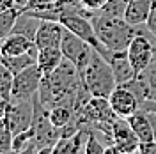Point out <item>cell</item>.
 Returning <instances> with one entry per match:
<instances>
[{"label":"cell","instance_id":"cell-28","mask_svg":"<svg viewBox=\"0 0 156 154\" xmlns=\"http://www.w3.org/2000/svg\"><path fill=\"white\" fill-rule=\"evenodd\" d=\"M14 7V0H0V12Z\"/></svg>","mask_w":156,"mask_h":154},{"label":"cell","instance_id":"cell-16","mask_svg":"<svg viewBox=\"0 0 156 154\" xmlns=\"http://www.w3.org/2000/svg\"><path fill=\"white\" fill-rule=\"evenodd\" d=\"M37 53H39V48L37 46H34V48L27 51V53H21V55H12V57H5V55H2V64L5 66V68L9 69L12 75H16L20 71H23L25 68H29L32 64H36L37 62Z\"/></svg>","mask_w":156,"mask_h":154},{"label":"cell","instance_id":"cell-1","mask_svg":"<svg viewBox=\"0 0 156 154\" xmlns=\"http://www.w3.org/2000/svg\"><path fill=\"white\" fill-rule=\"evenodd\" d=\"M90 21L101 44H105L108 50H114V51L128 50L131 39L138 34V29H140V27L129 25L122 16H110L101 11H96L90 16Z\"/></svg>","mask_w":156,"mask_h":154},{"label":"cell","instance_id":"cell-11","mask_svg":"<svg viewBox=\"0 0 156 154\" xmlns=\"http://www.w3.org/2000/svg\"><path fill=\"white\" fill-rule=\"evenodd\" d=\"M108 64L112 66V71H114V76H115L117 85H122L129 80H133L136 76L135 69L129 62V57H128L126 50H119V51H110L108 55Z\"/></svg>","mask_w":156,"mask_h":154},{"label":"cell","instance_id":"cell-24","mask_svg":"<svg viewBox=\"0 0 156 154\" xmlns=\"http://www.w3.org/2000/svg\"><path fill=\"white\" fill-rule=\"evenodd\" d=\"M80 2H82V5H83L89 12H92V14H94L96 11H99L103 5H105V2H107V0H80Z\"/></svg>","mask_w":156,"mask_h":154},{"label":"cell","instance_id":"cell-6","mask_svg":"<svg viewBox=\"0 0 156 154\" xmlns=\"http://www.w3.org/2000/svg\"><path fill=\"white\" fill-rule=\"evenodd\" d=\"M41 80H43V73L37 68V64H32L29 68H25L23 71H20V73H16L12 76V92H11V97L32 99L37 94Z\"/></svg>","mask_w":156,"mask_h":154},{"label":"cell","instance_id":"cell-10","mask_svg":"<svg viewBox=\"0 0 156 154\" xmlns=\"http://www.w3.org/2000/svg\"><path fill=\"white\" fill-rule=\"evenodd\" d=\"M62 36H64V25L60 21H53V19H41L39 21L37 32L34 43L39 50L43 48H60L62 43Z\"/></svg>","mask_w":156,"mask_h":154},{"label":"cell","instance_id":"cell-18","mask_svg":"<svg viewBox=\"0 0 156 154\" xmlns=\"http://www.w3.org/2000/svg\"><path fill=\"white\" fill-rule=\"evenodd\" d=\"M21 12L23 11L20 9V7H16V5L0 12V39H4V37H7L9 34H12V29L16 25V19H18V16Z\"/></svg>","mask_w":156,"mask_h":154},{"label":"cell","instance_id":"cell-7","mask_svg":"<svg viewBox=\"0 0 156 154\" xmlns=\"http://www.w3.org/2000/svg\"><path fill=\"white\" fill-rule=\"evenodd\" d=\"M5 119H7V122L11 126V131L14 135L32 128L34 101L32 99H16V97H11Z\"/></svg>","mask_w":156,"mask_h":154},{"label":"cell","instance_id":"cell-2","mask_svg":"<svg viewBox=\"0 0 156 154\" xmlns=\"http://www.w3.org/2000/svg\"><path fill=\"white\" fill-rule=\"evenodd\" d=\"M80 80L82 83L87 87V90L92 96L108 97L112 90L117 87L115 76L112 66L108 64L107 58H103L96 50L92 51V57L89 60L83 71H80Z\"/></svg>","mask_w":156,"mask_h":154},{"label":"cell","instance_id":"cell-26","mask_svg":"<svg viewBox=\"0 0 156 154\" xmlns=\"http://www.w3.org/2000/svg\"><path fill=\"white\" fill-rule=\"evenodd\" d=\"M50 2H53V0H29L27 5H25V9H23V12L29 11V9H41V7L48 5Z\"/></svg>","mask_w":156,"mask_h":154},{"label":"cell","instance_id":"cell-25","mask_svg":"<svg viewBox=\"0 0 156 154\" xmlns=\"http://www.w3.org/2000/svg\"><path fill=\"white\" fill-rule=\"evenodd\" d=\"M138 152L140 154H156V140H153V142H140L138 144Z\"/></svg>","mask_w":156,"mask_h":154},{"label":"cell","instance_id":"cell-12","mask_svg":"<svg viewBox=\"0 0 156 154\" xmlns=\"http://www.w3.org/2000/svg\"><path fill=\"white\" fill-rule=\"evenodd\" d=\"M153 0H129L124 11V19L133 27L146 25L149 12H151Z\"/></svg>","mask_w":156,"mask_h":154},{"label":"cell","instance_id":"cell-17","mask_svg":"<svg viewBox=\"0 0 156 154\" xmlns=\"http://www.w3.org/2000/svg\"><path fill=\"white\" fill-rule=\"evenodd\" d=\"M39 21H41V19L21 12L18 16V19H16V25H14L12 32H14V34H21V36H27L29 39L34 41L36 32H37V27H39Z\"/></svg>","mask_w":156,"mask_h":154},{"label":"cell","instance_id":"cell-19","mask_svg":"<svg viewBox=\"0 0 156 154\" xmlns=\"http://www.w3.org/2000/svg\"><path fill=\"white\" fill-rule=\"evenodd\" d=\"M73 106H66V105H60V106H53L48 110V115H50V121L51 124L57 126V128H62L66 126L73 119Z\"/></svg>","mask_w":156,"mask_h":154},{"label":"cell","instance_id":"cell-30","mask_svg":"<svg viewBox=\"0 0 156 154\" xmlns=\"http://www.w3.org/2000/svg\"><path fill=\"white\" fill-rule=\"evenodd\" d=\"M27 2H29V0H14V5L23 11V9H25V5H27Z\"/></svg>","mask_w":156,"mask_h":154},{"label":"cell","instance_id":"cell-27","mask_svg":"<svg viewBox=\"0 0 156 154\" xmlns=\"http://www.w3.org/2000/svg\"><path fill=\"white\" fill-rule=\"evenodd\" d=\"M9 101L11 99H5V97H0V119L7 115V108H9Z\"/></svg>","mask_w":156,"mask_h":154},{"label":"cell","instance_id":"cell-3","mask_svg":"<svg viewBox=\"0 0 156 154\" xmlns=\"http://www.w3.org/2000/svg\"><path fill=\"white\" fill-rule=\"evenodd\" d=\"M126 51L136 75L151 66L154 60V36L146 29V25H140L138 34L131 39Z\"/></svg>","mask_w":156,"mask_h":154},{"label":"cell","instance_id":"cell-15","mask_svg":"<svg viewBox=\"0 0 156 154\" xmlns=\"http://www.w3.org/2000/svg\"><path fill=\"white\" fill-rule=\"evenodd\" d=\"M64 60V53L60 48H43L37 53V68L41 69L43 76H46L50 73H53L60 66V62Z\"/></svg>","mask_w":156,"mask_h":154},{"label":"cell","instance_id":"cell-31","mask_svg":"<svg viewBox=\"0 0 156 154\" xmlns=\"http://www.w3.org/2000/svg\"><path fill=\"white\" fill-rule=\"evenodd\" d=\"M0 58H2V39H0Z\"/></svg>","mask_w":156,"mask_h":154},{"label":"cell","instance_id":"cell-22","mask_svg":"<svg viewBox=\"0 0 156 154\" xmlns=\"http://www.w3.org/2000/svg\"><path fill=\"white\" fill-rule=\"evenodd\" d=\"M105 151H107V145L101 144V142L98 140L94 129L90 128L89 140H87V144H85V151H83V152H85V154H105Z\"/></svg>","mask_w":156,"mask_h":154},{"label":"cell","instance_id":"cell-29","mask_svg":"<svg viewBox=\"0 0 156 154\" xmlns=\"http://www.w3.org/2000/svg\"><path fill=\"white\" fill-rule=\"evenodd\" d=\"M147 115H149V121H151V124H153V131H154V140H156V112H146Z\"/></svg>","mask_w":156,"mask_h":154},{"label":"cell","instance_id":"cell-13","mask_svg":"<svg viewBox=\"0 0 156 154\" xmlns=\"http://www.w3.org/2000/svg\"><path fill=\"white\" fill-rule=\"evenodd\" d=\"M36 46V43L29 39L27 36H21V34H9L7 37L2 39V55L5 57H12V55H21V53H27Z\"/></svg>","mask_w":156,"mask_h":154},{"label":"cell","instance_id":"cell-14","mask_svg":"<svg viewBox=\"0 0 156 154\" xmlns=\"http://www.w3.org/2000/svg\"><path fill=\"white\" fill-rule=\"evenodd\" d=\"M128 122L131 126V129L135 131L136 138L140 142H153L154 140V131H153V124L149 121V115L146 112L138 110L133 115L128 117Z\"/></svg>","mask_w":156,"mask_h":154},{"label":"cell","instance_id":"cell-4","mask_svg":"<svg viewBox=\"0 0 156 154\" xmlns=\"http://www.w3.org/2000/svg\"><path fill=\"white\" fill-rule=\"evenodd\" d=\"M60 23H62L68 30H71L73 34H76L78 37H82L83 41H87L89 44L96 50L103 58H108V55H110L112 50H108L105 44H101V41L98 39L96 32H94V27H92L90 18L82 16V14H68V16H62V18H60Z\"/></svg>","mask_w":156,"mask_h":154},{"label":"cell","instance_id":"cell-5","mask_svg":"<svg viewBox=\"0 0 156 154\" xmlns=\"http://www.w3.org/2000/svg\"><path fill=\"white\" fill-rule=\"evenodd\" d=\"M60 50H62L64 57L76 66L78 73L85 69V66L89 64V60L92 57V51H94V48L89 44L87 41L78 37L76 34H73L66 27H64V36H62Z\"/></svg>","mask_w":156,"mask_h":154},{"label":"cell","instance_id":"cell-32","mask_svg":"<svg viewBox=\"0 0 156 154\" xmlns=\"http://www.w3.org/2000/svg\"><path fill=\"white\" fill-rule=\"evenodd\" d=\"M5 68V66H4V64H2V60H0V73H2V69Z\"/></svg>","mask_w":156,"mask_h":154},{"label":"cell","instance_id":"cell-20","mask_svg":"<svg viewBox=\"0 0 156 154\" xmlns=\"http://www.w3.org/2000/svg\"><path fill=\"white\" fill-rule=\"evenodd\" d=\"M12 136L14 133L11 131L7 119H0V154L12 152Z\"/></svg>","mask_w":156,"mask_h":154},{"label":"cell","instance_id":"cell-23","mask_svg":"<svg viewBox=\"0 0 156 154\" xmlns=\"http://www.w3.org/2000/svg\"><path fill=\"white\" fill-rule=\"evenodd\" d=\"M146 29L156 37V0H153L151 12H149V18H147V21H146Z\"/></svg>","mask_w":156,"mask_h":154},{"label":"cell","instance_id":"cell-8","mask_svg":"<svg viewBox=\"0 0 156 154\" xmlns=\"http://www.w3.org/2000/svg\"><path fill=\"white\" fill-rule=\"evenodd\" d=\"M112 136H114V145H115L119 154H131L138 152V144L140 140L136 138L135 131L124 117H117L112 122Z\"/></svg>","mask_w":156,"mask_h":154},{"label":"cell","instance_id":"cell-9","mask_svg":"<svg viewBox=\"0 0 156 154\" xmlns=\"http://www.w3.org/2000/svg\"><path fill=\"white\" fill-rule=\"evenodd\" d=\"M108 101H110V106L112 110L115 112L117 117H124L128 119L129 115H133L135 112L140 110V101L138 97L124 85H117L112 94L108 96Z\"/></svg>","mask_w":156,"mask_h":154},{"label":"cell","instance_id":"cell-21","mask_svg":"<svg viewBox=\"0 0 156 154\" xmlns=\"http://www.w3.org/2000/svg\"><path fill=\"white\" fill-rule=\"evenodd\" d=\"M51 154H76L73 136H69V138L60 136V138L57 140V144L53 145V151H51Z\"/></svg>","mask_w":156,"mask_h":154}]
</instances>
